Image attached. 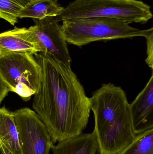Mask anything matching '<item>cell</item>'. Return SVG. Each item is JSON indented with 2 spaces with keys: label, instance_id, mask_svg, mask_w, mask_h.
<instances>
[{
  "label": "cell",
  "instance_id": "cell-5",
  "mask_svg": "<svg viewBox=\"0 0 153 154\" xmlns=\"http://www.w3.org/2000/svg\"><path fill=\"white\" fill-rule=\"evenodd\" d=\"M0 77L10 91L15 92L27 101L39 89L41 67L30 54L0 55Z\"/></svg>",
  "mask_w": 153,
  "mask_h": 154
},
{
  "label": "cell",
  "instance_id": "cell-12",
  "mask_svg": "<svg viewBox=\"0 0 153 154\" xmlns=\"http://www.w3.org/2000/svg\"><path fill=\"white\" fill-rule=\"evenodd\" d=\"M63 9L57 0H36L21 10L19 18L41 20L46 17H57Z\"/></svg>",
  "mask_w": 153,
  "mask_h": 154
},
{
  "label": "cell",
  "instance_id": "cell-9",
  "mask_svg": "<svg viewBox=\"0 0 153 154\" xmlns=\"http://www.w3.org/2000/svg\"><path fill=\"white\" fill-rule=\"evenodd\" d=\"M41 52V48L27 28L15 27L0 33V55L24 53L35 55Z\"/></svg>",
  "mask_w": 153,
  "mask_h": 154
},
{
  "label": "cell",
  "instance_id": "cell-10",
  "mask_svg": "<svg viewBox=\"0 0 153 154\" xmlns=\"http://www.w3.org/2000/svg\"><path fill=\"white\" fill-rule=\"evenodd\" d=\"M51 149L54 154H95L98 146L93 132L59 141L56 145L53 144Z\"/></svg>",
  "mask_w": 153,
  "mask_h": 154
},
{
  "label": "cell",
  "instance_id": "cell-3",
  "mask_svg": "<svg viewBox=\"0 0 153 154\" xmlns=\"http://www.w3.org/2000/svg\"><path fill=\"white\" fill-rule=\"evenodd\" d=\"M123 20L105 17H89L65 20L61 29L67 43L82 47L93 42L146 38L153 28L141 29Z\"/></svg>",
  "mask_w": 153,
  "mask_h": 154
},
{
  "label": "cell",
  "instance_id": "cell-6",
  "mask_svg": "<svg viewBox=\"0 0 153 154\" xmlns=\"http://www.w3.org/2000/svg\"><path fill=\"white\" fill-rule=\"evenodd\" d=\"M22 154H49L53 143L46 126L28 108L13 112Z\"/></svg>",
  "mask_w": 153,
  "mask_h": 154
},
{
  "label": "cell",
  "instance_id": "cell-13",
  "mask_svg": "<svg viewBox=\"0 0 153 154\" xmlns=\"http://www.w3.org/2000/svg\"><path fill=\"white\" fill-rule=\"evenodd\" d=\"M118 154H153V128L137 134L133 142Z\"/></svg>",
  "mask_w": 153,
  "mask_h": 154
},
{
  "label": "cell",
  "instance_id": "cell-17",
  "mask_svg": "<svg viewBox=\"0 0 153 154\" xmlns=\"http://www.w3.org/2000/svg\"><path fill=\"white\" fill-rule=\"evenodd\" d=\"M15 2L17 3L22 8H24L28 5L30 4L32 2H34L36 0H13Z\"/></svg>",
  "mask_w": 153,
  "mask_h": 154
},
{
  "label": "cell",
  "instance_id": "cell-2",
  "mask_svg": "<svg viewBox=\"0 0 153 154\" xmlns=\"http://www.w3.org/2000/svg\"><path fill=\"white\" fill-rule=\"evenodd\" d=\"M93 133L100 154H118L135 137L126 94L111 83L102 84L90 98Z\"/></svg>",
  "mask_w": 153,
  "mask_h": 154
},
{
  "label": "cell",
  "instance_id": "cell-11",
  "mask_svg": "<svg viewBox=\"0 0 153 154\" xmlns=\"http://www.w3.org/2000/svg\"><path fill=\"white\" fill-rule=\"evenodd\" d=\"M0 143L14 154H22L19 134L13 112L4 107L0 108Z\"/></svg>",
  "mask_w": 153,
  "mask_h": 154
},
{
  "label": "cell",
  "instance_id": "cell-15",
  "mask_svg": "<svg viewBox=\"0 0 153 154\" xmlns=\"http://www.w3.org/2000/svg\"><path fill=\"white\" fill-rule=\"evenodd\" d=\"M147 45V57L145 61L148 66L153 69V32L146 37Z\"/></svg>",
  "mask_w": 153,
  "mask_h": 154
},
{
  "label": "cell",
  "instance_id": "cell-16",
  "mask_svg": "<svg viewBox=\"0 0 153 154\" xmlns=\"http://www.w3.org/2000/svg\"><path fill=\"white\" fill-rule=\"evenodd\" d=\"M10 90L0 77V104L7 96Z\"/></svg>",
  "mask_w": 153,
  "mask_h": 154
},
{
  "label": "cell",
  "instance_id": "cell-7",
  "mask_svg": "<svg viewBox=\"0 0 153 154\" xmlns=\"http://www.w3.org/2000/svg\"><path fill=\"white\" fill-rule=\"evenodd\" d=\"M33 20L35 25L28 29L41 48V52L48 54L59 62L71 66L72 59L67 42L56 17Z\"/></svg>",
  "mask_w": 153,
  "mask_h": 154
},
{
  "label": "cell",
  "instance_id": "cell-8",
  "mask_svg": "<svg viewBox=\"0 0 153 154\" xmlns=\"http://www.w3.org/2000/svg\"><path fill=\"white\" fill-rule=\"evenodd\" d=\"M136 134L153 128V73L143 89L129 104Z\"/></svg>",
  "mask_w": 153,
  "mask_h": 154
},
{
  "label": "cell",
  "instance_id": "cell-14",
  "mask_svg": "<svg viewBox=\"0 0 153 154\" xmlns=\"http://www.w3.org/2000/svg\"><path fill=\"white\" fill-rule=\"evenodd\" d=\"M21 6L13 0H0V18L14 25L18 21Z\"/></svg>",
  "mask_w": 153,
  "mask_h": 154
},
{
  "label": "cell",
  "instance_id": "cell-18",
  "mask_svg": "<svg viewBox=\"0 0 153 154\" xmlns=\"http://www.w3.org/2000/svg\"><path fill=\"white\" fill-rule=\"evenodd\" d=\"M0 152L1 154H14L2 143H0Z\"/></svg>",
  "mask_w": 153,
  "mask_h": 154
},
{
  "label": "cell",
  "instance_id": "cell-1",
  "mask_svg": "<svg viewBox=\"0 0 153 154\" xmlns=\"http://www.w3.org/2000/svg\"><path fill=\"white\" fill-rule=\"evenodd\" d=\"M34 57L41 67V78L32 108L53 143L82 134L89 122L90 100L71 66L43 52Z\"/></svg>",
  "mask_w": 153,
  "mask_h": 154
},
{
  "label": "cell",
  "instance_id": "cell-4",
  "mask_svg": "<svg viewBox=\"0 0 153 154\" xmlns=\"http://www.w3.org/2000/svg\"><path fill=\"white\" fill-rule=\"evenodd\" d=\"M97 17L145 24L153 14L151 6L141 0H75L55 17L59 22Z\"/></svg>",
  "mask_w": 153,
  "mask_h": 154
}]
</instances>
